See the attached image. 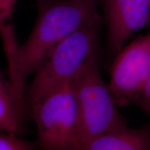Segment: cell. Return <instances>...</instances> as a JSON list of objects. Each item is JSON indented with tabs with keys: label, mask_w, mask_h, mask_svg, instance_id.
<instances>
[{
	"label": "cell",
	"mask_w": 150,
	"mask_h": 150,
	"mask_svg": "<svg viewBox=\"0 0 150 150\" xmlns=\"http://www.w3.org/2000/svg\"><path fill=\"white\" fill-rule=\"evenodd\" d=\"M38 16L27 40L5 49L8 78L24 85L55 47L75 31L100 22L96 0H37Z\"/></svg>",
	"instance_id": "1"
},
{
	"label": "cell",
	"mask_w": 150,
	"mask_h": 150,
	"mask_svg": "<svg viewBox=\"0 0 150 150\" xmlns=\"http://www.w3.org/2000/svg\"><path fill=\"white\" fill-rule=\"evenodd\" d=\"M100 22L75 31L53 49L26 89L29 108L72 83L90 60L98 54Z\"/></svg>",
	"instance_id": "2"
},
{
	"label": "cell",
	"mask_w": 150,
	"mask_h": 150,
	"mask_svg": "<svg viewBox=\"0 0 150 150\" xmlns=\"http://www.w3.org/2000/svg\"><path fill=\"white\" fill-rule=\"evenodd\" d=\"M72 85L79 115L81 147L105 133L127 127L108 84L102 77L98 54L90 60Z\"/></svg>",
	"instance_id": "3"
},
{
	"label": "cell",
	"mask_w": 150,
	"mask_h": 150,
	"mask_svg": "<svg viewBox=\"0 0 150 150\" xmlns=\"http://www.w3.org/2000/svg\"><path fill=\"white\" fill-rule=\"evenodd\" d=\"M37 127L38 141L45 150H78L81 127L72 83L29 107Z\"/></svg>",
	"instance_id": "4"
},
{
	"label": "cell",
	"mask_w": 150,
	"mask_h": 150,
	"mask_svg": "<svg viewBox=\"0 0 150 150\" xmlns=\"http://www.w3.org/2000/svg\"><path fill=\"white\" fill-rule=\"evenodd\" d=\"M150 79V32L124 47L110 67V91L117 106L138 102Z\"/></svg>",
	"instance_id": "5"
},
{
	"label": "cell",
	"mask_w": 150,
	"mask_h": 150,
	"mask_svg": "<svg viewBox=\"0 0 150 150\" xmlns=\"http://www.w3.org/2000/svg\"><path fill=\"white\" fill-rule=\"evenodd\" d=\"M107 24V43L117 55L133 33L147 24L150 5L147 0H104Z\"/></svg>",
	"instance_id": "6"
},
{
	"label": "cell",
	"mask_w": 150,
	"mask_h": 150,
	"mask_svg": "<svg viewBox=\"0 0 150 150\" xmlns=\"http://www.w3.org/2000/svg\"><path fill=\"white\" fill-rule=\"evenodd\" d=\"M28 104L25 92L20 91L4 74L0 79V129L18 135L25 129Z\"/></svg>",
	"instance_id": "7"
},
{
	"label": "cell",
	"mask_w": 150,
	"mask_h": 150,
	"mask_svg": "<svg viewBox=\"0 0 150 150\" xmlns=\"http://www.w3.org/2000/svg\"><path fill=\"white\" fill-rule=\"evenodd\" d=\"M79 150H150V127H128L108 131L90 140Z\"/></svg>",
	"instance_id": "8"
},
{
	"label": "cell",
	"mask_w": 150,
	"mask_h": 150,
	"mask_svg": "<svg viewBox=\"0 0 150 150\" xmlns=\"http://www.w3.org/2000/svg\"><path fill=\"white\" fill-rule=\"evenodd\" d=\"M0 150H35V146L18 135L3 133L0 136Z\"/></svg>",
	"instance_id": "9"
},
{
	"label": "cell",
	"mask_w": 150,
	"mask_h": 150,
	"mask_svg": "<svg viewBox=\"0 0 150 150\" xmlns=\"http://www.w3.org/2000/svg\"><path fill=\"white\" fill-rule=\"evenodd\" d=\"M18 0H0L1 22H4L10 17Z\"/></svg>",
	"instance_id": "10"
},
{
	"label": "cell",
	"mask_w": 150,
	"mask_h": 150,
	"mask_svg": "<svg viewBox=\"0 0 150 150\" xmlns=\"http://www.w3.org/2000/svg\"><path fill=\"white\" fill-rule=\"evenodd\" d=\"M138 101L141 103L142 107L150 113V79L144 88Z\"/></svg>",
	"instance_id": "11"
},
{
	"label": "cell",
	"mask_w": 150,
	"mask_h": 150,
	"mask_svg": "<svg viewBox=\"0 0 150 150\" xmlns=\"http://www.w3.org/2000/svg\"><path fill=\"white\" fill-rule=\"evenodd\" d=\"M148 1V2H149V5H150V0H147Z\"/></svg>",
	"instance_id": "12"
}]
</instances>
